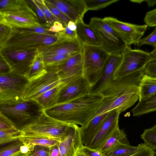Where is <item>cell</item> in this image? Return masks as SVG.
<instances>
[{"label":"cell","instance_id":"33","mask_svg":"<svg viewBox=\"0 0 156 156\" xmlns=\"http://www.w3.org/2000/svg\"><path fill=\"white\" fill-rule=\"evenodd\" d=\"M22 135L18 129L0 130V144L3 145L19 139Z\"/></svg>","mask_w":156,"mask_h":156},{"label":"cell","instance_id":"41","mask_svg":"<svg viewBox=\"0 0 156 156\" xmlns=\"http://www.w3.org/2000/svg\"><path fill=\"white\" fill-rule=\"evenodd\" d=\"M38 6L41 10L48 21L52 26L55 21H60L51 12L45 5L44 0H34Z\"/></svg>","mask_w":156,"mask_h":156},{"label":"cell","instance_id":"13","mask_svg":"<svg viewBox=\"0 0 156 156\" xmlns=\"http://www.w3.org/2000/svg\"><path fill=\"white\" fill-rule=\"evenodd\" d=\"M54 66L61 82L65 84L83 76L82 51Z\"/></svg>","mask_w":156,"mask_h":156},{"label":"cell","instance_id":"19","mask_svg":"<svg viewBox=\"0 0 156 156\" xmlns=\"http://www.w3.org/2000/svg\"><path fill=\"white\" fill-rule=\"evenodd\" d=\"M122 58V54H109L105 64L102 77L98 82L99 84L91 89L90 93H98L112 80L114 74L119 66Z\"/></svg>","mask_w":156,"mask_h":156},{"label":"cell","instance_id":"14","mask_svg":"<svg viewBox=\"0 0 156 156\" xmlns=\"http://www.w3.org/2000/svg\"><path fill=\"white\" fill-rule=\"evenodd\" d=\"M121 111L115 109L110 112L98 130L92 138L89 147L99 150L103 143L119 126V120Z\"/></svg>","mask_w":156,"mask_h":156},{"label":"cell","instance_id":"15","mask_svg":"<svg viewBox=\"0 0 156 156\" xmlns=\"http://www.w3.org/2000/svg\"><path fill=\"white\" fill-rule=\"evenodd\" d=\"M83 145L80 127L72 125L66 136L59 143L58 156H75Z\"/></svg>","mask_w":156,"mask_h":156},{"label":"cell","instance_id":"51","mask_svg":"<svg viewBox=\"0 0 156 156\" xmlns=\"http://www.w3.org/2000/svg\"><path fill=\"white\" fill-rule=\"evenodd\" d=\"M12 72L10 67L1 56L0 60V75L9 73Z\"/></svg>","mask_w":156,"mask_h":156},{"label":"cell","instance_id":"50","mask_svg":"<svg viewBox=\"0 0 156 156\" xmlns=\"http://www.w3.org/2000/svg\"><path fill=\"white\" fill-rule=\"evenodd\" d=\"M81 150L86 156H107L105 154L99 150L91 148L87 146L83 145Z\"/></svg>","mask_w":156,"mask_h":156},{"label":"cell","instance_id":"58","mask_svg":"<svg viewBox=\"0 0 156 156\" xmlns=\"http://www.w3.org/2000/svg\"><path fill=\"white\" fill-rule=\"evenodd\" d=\"M151 60L156 59V54H151Z\"/></svg>","mask_w":156,"mask_h":156},{"label":"cell","instance_id":"55","mask_svg":"<svg viewBox=\"0 0 156 156\" xmlns=\"http://www.w3.org/2000/svg\"><path fill=\"white\" fill-rule=\"evenodd\" d=\"M30 153V151L26 153H23L20 149L10 156H29Z\"/></svg>","mask_w":156,"mask_h":156},{"label":"cell","instance_id":"43","mask_svg":"<svg viewBox=\"0 0 156 156\" xmlns=\"http://www.w3.org/2000/svg\"><path fill=\"white\" fill-rule=\"evenodd\" d=\"M140 149L134 154L130 156H155L156 152L145 143L139 144Z\"/></svg>","mask_w":156,"mask_h":156},{"label":"cell","instance_id":"59","mask_svg":"<svg viewBox=\"0 0 156 156\" xmlns=\"http://www.w3.org/2000/svg\"><path fill=\"white\" fill-rule=\"evenodd\" d=\"M151 54H156V45L154 48L150 53Z\"/></svg>","mask_w":156,"mask_h":156},{"label":"cell","instance_id":"20","mask_svg":"<svg viewBox=\"0 0 156 156\" xmlns=\"http://www.w3.org/2000/svg\"><path fill=\"white\" fill-rule=\"evenodd\" d=\"M82 45L78 39L72 41L64 40L57 44L47 47L41 52L43 57L63 55L81 52Z\"/></svg>","mask_w":156,"mask_h":156},{"label":"cell","instance_id":"24","mask_svg":"<svg viewBox=\"0 0 156 156\" xmlns=\"http://www.w3.org/2000/svg\"><path fill=\"white\" fill-rule=\"evenodd\" d=\"M123 144L129 143L124 130L120 129L118 126L103 143L99 150L106 154Z\"/></svg>","mask_w":156,"mask_h":156},{"label":"cell","instance_id":"37","mask_svg":"<svg viewBox=\"0 0 156 156\" xmlns=\"http://www.w3.org/2000/svg\"><path fill=\"white\" fill-rule=\"evenodd\" d=\"M87 11L97 10L118 2L119 0H83Z\"/></svg>","mask_w":156,"mask_h":156},{"label":"cell","instance_id":"29","mask_svg":"<svg viewBox=\"0 0 156 156\" xmlns=\"http://www.w3.org/2000/svg\"><path fill=\"white\" fill-rule=\"evenodd\" d=\"M19 139L22 142L24 145L28 147L30 151H32L35 146H40L49 147L59 142L53 140L39 137L21 136Z\"/></svg>","mask_w":156,"mask_h":156},{"label":"cell","instance_id":"12","mask_svg":"<svg viewBox=\"0 0 156 156\" xmlns=\"http://www.w3.org/2000/svg\"><path fill=\"white\" fill-rule=\"evenodd\" d=\"M0 19L14 27H29L43 25L40 23L37 13L30 6L29 2L15 11L0 13Z\"/></svg>","mask_w":156,"mask_h":156},{"label":"cell","instance_id":"34","mask_svg":"<svg viewBox=\"0 0 156 156\" xmlns=\"http://www.w3.org/2000/svg\"><path fill=\"white\" fill-rule=\"evenodd\" d=\"M12 33L20 35L52 33L48 30L49 28L44 25L29 27H12Z\"/></svg>","mask_w":156,"mask_h":156},{"label":"cell","instance_id":"9","mask_svg":"<svg viewBox=\"0 0 156 156\" xmlns=\"http://www.w3.org/2000/svg\"><path fill=\"white\" fill-rule=\"evenodd\" d=\"M39 51H41L39 49L0 51V56L9 64L12 72L26 76Z\"/></svg>","mask_w":156,"mask_h":156},{"label":"cell","instance_id":"3","mask_svg":"<svg viewBox=\"0 0 156 156\" xmlns=\"http://www.w3.org/2000/svg\"><path fill=\"white\" fill-rule=\"evenodd\" d=\"M72 125L51 117L44 111L36 121L21 130V136L45 138L60 142L66 136Z\"/></svg>","mask_w":156,"mask_h":156},{"label":"cell","instance_id":"54","mask_svg":"<svg viewBox=\"0 0 156 156\" xmlns=\"http://www.w3.org/2000/svg\"><path fill=\"white\" fill-rule=\"evenodd\" d=\"M67 26L71 30L76 31L77 28L76 24L75 22L70 20L68 23Z\"/></svg>","mask_w":156,"mask_h":156},{"label":"cell","instance_id":"47","mask_svg":"<svg viewBox=\"0 0 156 156\" xmlns=\"http://www.w3.org/2000/svg\"><path fill=\"white\" fill-rule=\"evenodd\" d=\"M49 151V147L35 146L29 156H48Z\"/></svg>","mask_w":156,"mask_h":156},{"label":"cell","instance_id":"5","mask_svg":"<svg viewBox=\"0 0 156 156\" xmlns=\"http://www.w3.org/2000/svg\"><path fill=\"white\" fill-rule=\"evenodd\" d=\"M82 54L83 76L92 89L101 79L109 54L101 46L86 45H82Z\"/></svg>","mask_w":156,"mask_h":156},{"label":"cell","instance_id":"57","mask_svg":"<svg viewBox=\"0 0 156 156\" xmlns=\"http://www.w3.org/2000/svg\"><path fill=\"white\" fill-rule=\"evenodd\" d=\"M75 156H86L82 151L81 149L79 150Z\"/></svg>","mask_w":156,"mask_h":156},{"label":"cell","instance_id":"27","mask_svg":"<svg viewBox=\"0 0 156 156\" xmlns=\"http://www.w3.org/2000/svg\"><path fill=\"white\" fill-rule=\"evenodd\" d=\"M156 111V93L139 100L136 106L131 110L133 115L140 116Z\"/></svg>","mask_w":156,"mask_h":156},{"label":"cell","instance_id":"10","mask_svg":"<svg viewBox=\"0 0 156 156\" xmlns=\"http://www.w3.org/2000/svg\"><path fill=\"white\" fill-rule=\"evenodd\" d=\"M103 19L119 34L126 46L132 44L137 45L148 27L146 24L137 25L122 22L112 17H106Z\"/></svg>","mask_w":156,"mask_h":156},{"label":"cell","instance_id":"23","mask_svg":"<svg viewBox=\"0 0 156 156\" xmlns=\"http://www.w3.org/2000/svg\"><path fill=\"white\" fill-rule=\"evenodd\" d=\"M95 30L101 40V46L108 54H122L127 47L122 41L112 35Z\"/></svg>","mask_w":156,"mask_h":156},{"label":"cell","instance_id":"52","mask_svg":"<svg viewBox=\"0 0 156 156\" xmlns=\"http://www.w3.org/2000/svg\"><path fill=\"white\" fill-rule=\"evenodd\" d=\"M65 28L63 24L59 21H55L48 29V30L53 33H58L64 30Z\"/></svg>","mask_w":156,"mask_h":156},{"label":"cell","instance_id":"17","mask_svg":"<svg viewBox=\"0 0 156 156\" xmlns=\"http://www.w3.org/2000/svg\"><path fill=\"white\" fill-rule=\"evenodd\" d=\"M139 99L138 86L116 97L108 106H102L95 116L115 109L119 110L121 113L133 106Z\"/></svg>","mask_w":156,"mask_h":156},{"label":"cell","instance_id":"7","mask_svg":"<svg viewBox=\"0 0 156 156\" xmlns=\"http://www.w3.org/2000/svg\"><path fill=\"white\" fill-rule=\"evenodd\" d=\"M44 73L29 81L24 91L22 99L35 100L43 94L62 83L55 66L45 67Z\"/></svg>","mask_w":156,"mask_h":156},{"label":"cell","instance_id":"26","mask_svg":"<svg viewBox=\"0 0 156 156\" xmlns=\"http://www.w3.org/2000/svg\"><path fill=\"white\" fill-rule=\"evenodd\" d=\"M139 100L156 93V77L145 74L142 76L139 85Z\"/></svg>","mask_w":156,"mask_h":156},{"label":"cell","instance_id":"1","mask_svg":"<svg viewBox=\"0 0 156 156\" xmlns=\"http://www.w3.org/2000/svg\"><path fill=\"white\" fill-rule=\"evenodd\" d=\"M106 102L99 93H89L44 110L48 116L70 125L83 126L94 118Z\"/></svg>","mask_w":156,"mask_h":156},{"label":"cell","instance_id":"45","mask_svg":"<svg viewBox=\"0 0 156 156\" xmlns=\"http://www.w3.org/2000/svg\"><path fill=\"white\" fill-rule=\"evenodd\" d=\"M145 24L150 27H156V8L147 12L144 18Z\"/></svg>","mask_w":156,"mask_h":156},{"label":"cell","instance_id":"44","mask_svg":"<svg viewBox=\"0 0 156 156\" xmlns=\"http://www.w3.org/2000/svg\"><path fill=\"white\" fill-rule=\"evenodd\" d=\"M30 5L35 9L38 17L42 23V25L50 28L52 26L49 23L44 13L36 3L34 0H27Z\"/></svg>","mask_w":156,"mask_h":156},{"label":"cell","instance_id":"53","mask_svg":"<svg viewBox=\"0 0 156 156\" xmlns=\"http://www.w3.org/2000/svg\"><path fill=\"white\" fill-rule=\"evenodd\" d=\"M59 143L49 147L48 156H58L59 153Z\"/></svg>","mask_w":156,"mask_h":156},{"label":"cell","instance_id":"25","mask_svg":"<svg viewBox=\"0 0 156 156\" xmlns=\"http://www.w3.org/2000/svg\"><path fill=\"white\" fill-rule=\"evenodd\" d=\"M65 84L60 85L44 92L35 100L43 108L44 110L52 107L57 104L60 91Z\"/></svg>","mask_w":156,"mask_h":156},{"label":"cell","instance_id":"40","mask_svg":"<svg viewBox=\"0 0 156 156\" xmlns=\"http://www.w3.org/2000/svg\"><path fill=\"white\" fill-rule=\"evenodd\" d=\"M44 1L48 8L60 21L63 25H67L69 22L71 20L70 19L55 5L50 2L49 0H44Z\"/></svg>","mask_w":156,"mask_h":156},{"label":"cell","instance_id":"18","mask_svg":"<svg viewBox=\"0 0 156 156\" xmlns=\"http://www.w3.org/2000/svg\"><path fill=\"white\" fill-rule=\"evenodd\" d=\"M71 21L76 23L83 19L87 11L83 0H49Z\"/></svg>","mask_w":156,"mask_h":156},{"label":"cell","instance_id":"48","mask_svg":"<svg viewBox=\"0 0 156 156\" xmlns=\"http://www.w3.org/2000/svg\"><path fill=\"white\" fill-rule=\"evenodd\" d=\"M18 129L9 119L0 113V130Z\"/></svg>","mask_w":156,"mask_h":156},{"label":"cell","instance_id":"36","mask_svg":"<svg viewBox=\"0 0 156 156\" xmlns=\"http://www.w3.org/2000/svg\"><path fill=\"white\" fill-rule=\"evenodd\" d=\"M79 53H73L43 57L45 66V67H50L57 66L70 57Z\"/></svg>","mask_w":156,"mask_h":156},{"label":"cell","instance_id":"56","mask_svg":"<svg viewBox=\"0 0 156 156\" xmlns=\"http://www.w3.org/2000/svg\"><path fill=\"white\" fill-rule=\"evenodd\" d=\"M146 2L148 7L152 6L156 4V0H144Z\"/></svg>","mask_w":156,"mask_h":156},{"label":"cell","instance_id":"11","mask_svg":"<svg viewBox=\"0 0 156 156\" xmlns=\"http://www.w3.org/2000/svg\"><path fill=\"white\" fill-rule=\"evenodd\" d=\"M144 74V69L111 81L98 93L105 98L113 100L124 92L139 86Z\"/></svg>","mask_w":156,"mask_h":156},{"label":"cell","instance_id":"49","mask_svg":"<svg viewBox=\"0 0 156 156\" xmlns=\"http://www.w3.org/2000/svg\"><path fill=\"white\" fill-rule=\"evenodd\" d=\"M144 74L156 77V59L150 60L144 69Z\"/></svg>","mask_w":156,"mask_h":156},{"label":"cell","instance_id":"31","mask_svg":"<svg viewBox=\"0 0 156 156\" xmlns=\"http://www.w3.org/2000/svg\"><path fill=\"white\" fill-rule=\"evenodd\" d=\"M28 1L23 0H1L0 13H5L15 11L26 5Z\"/></svg>","mask_w":156,"mask_h":156},{"label":"cell","instance_id":"4","mask_svg":"<svg viewBox=\"0 0 156 156\" xmlns=\"http://www.w3.org/2000/svg\"><path fill=\"white\" fill-rule=\"evenodd\" d=\"M65 40L58 33L20 35L12 33L0 51L30 50L45 48L58 44Z\"/></svg>","mask_w":156,"mask_h":156},{"label":"cell","instance_id":"46","mask_svg":"<svg viewBox=\"0 0 156 156\" xmlns=\"http://www.w3.org/2000/svg\"><path fill=\"white\" fill-rule=\"evenodd\" d=\"M65 29L58 34L64 40L67 41H72L77 39L76 31H73L70 30L67 25L63 26Z\"/></svg>","mask_w":156,"mask_h":156},{"label":"cell","instance_id":"21","mask_svg":"<svg viewBox=\"0 0 156 156\" xmlns=\"http://www.w3.org/2000/svg\"><path fill=\"white\" fill-rule=\"evenodd\" d=\"M76 23L77 39L82 45L101 46V40L95 30L85 23L83 19L80 20Z\"/></svg>","mask_w":156,"mask_h":156},{"label":"cell","instance_id":"22","mask_svg":"<svg viewBox=\"0 0 156 156\" xmlns=\"http://www.w3.org/2000/svg\"><path fill=\"white\" fill-rule=\"evenodd\" d=\"M110 112L94 117L86 124L80 127L82 143L88 146L92 138L108 116Z\"/></svg>","mask_w":156,"mask_h":156},{"label":"cell","instance_id":"39","mask_svg":"<svg viewBox=\"0 0 156 156\" xmlns=\"http://www.w3.org/2000/svg\"><path fill=\"white\" fill-rule=\"evenodd\" d=\"M12 26L0 19V46L2 47L9 38L12 32Z\"/></svg>","mask_w":156,"mask_h":156},{"label":"cell","instance_id":"32","mask_svg":"<svg viewBox=\"0 0 156 156\" xmlns=\"http://www.w3.org/2000/svg\"><path fill=\"white\" fill-rule=\"evenodd\" d=\"M139 149V144L137 146H133L130 144H123L105 154L107 156H130L137 152Z\"/></svg>","mask_w":156,"mask_h":156},{"label":"cell","instance_id":"2","mask_svg":"<svg viewBox=\"0 0 156 156\" xmlns=\"http://www.w3.org/2000/svg\"><path fill=\"white\" fill-rule=\"evenodd\" d=\"M44 112L35 100L0 101V113L21 130L36 121Z\"/></svg>","mask_w":156,"mask_h":156},{"label":"cell","instance_id":"30","mask_svg":"<svg viewBox=\"0 0 156 156\" xmlns=\"http://www.w3.org/2000/svg\"><path fill=\"white\" fill-rule=\"evenodd\" d=\"M89 25L95 30L110 34L122 41L119 34L109 25L105 22L103 19L92 18L90 20Z\"/></svg>","mask_w":156,"mask_h":156},{"label":"cell","instance_id":"6","mask_svg":"<svg viewBox=\"0 0 156 156\" xmlns=\"http://www.w3.org/2000/svg\"><path fill=\"white\" fill-rule=\"evenodd\" d=\"M121 63L115 72L112 80L144 69L151 60L150 53L127 46L123 51Z\"/></svg>","mask_w":156,"mask_h":156},{"label":"cell","instance_id":"16","mask_svg":"<svg viewBox=\"0 0 156 156\" xmlns=\"http://www.w3.org/2000/svg\"><path fill=\"white\" fill-rule=\"evenodd\" d=\"M91 89L83 76L64 84L60 92L57 104L67 102L90 93Z\"/></svg>","mask_w":156,"mask_h":156},{"label":"cell","instance_id":"38","mask_svg":"<svg viewBox=\"0 0 156 156\" xmlns=\"http://www.w3.org/2000/svg\"><path fill=\"white\" fill-rule=\"evenodd\" d=\"M23 145L20 139L10 142L1 148L0 156H10L20 150Z\"/></svg>","mask_w":156,"mask_h":156},{"label":"cell","instance_id":"42","mask_svg":"<svg viewBox=\"0 0 156 156\" xmlns=\"http://www.w3.org/2000/svg\"><path fill=\"white\" fill-rule=\"evenodd\" d=\"M144 45H148L155 47L156 45V27H154L153 31L146 37L141 38L137 45L140 47Z\"/></svg>","mask_w":156,"mask_h":156},{"label":"cell","instance_id":"8","mask_svg":"<svg viewBox=\"0 0 156 156\" xmlns=\"http://www.w3.org/2000/svg\"><path fill=\"white\" fill-rule=\"evenodd\" d=\"M29 81L26 76L12 72L0 75V101L22 99Z\"/></svg>","mask_w":156,"mask_h":156},{"label":"cell","instance_id":"35","mask_svg":"<svg viewBox=\"0 0 156 156\" xmlns=\"http://www.w3.org/2000/svg\"><path fill=\"white\" fill-rule=\"evenodd\" d=\"M141 137L144 143L154 150H156V125L145 129Z\"/></svg>","mask_w":156,"mask_h":156},{"label":"cell","instance_id":"28","mask_svg":"<svg viewBox=\"0 0 156 156\" xmlns=\"http://www.w3.org/2000/svg\"><path fill=\"white\" fill-rule=\"evenodd\" d=\"M46 71L43 56L41 51H39L35 57L26 76L30 80L42 75Z\"/></svg>","mask_w":156,"mask_h":156}]
</instances>
